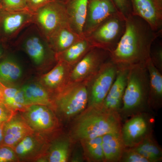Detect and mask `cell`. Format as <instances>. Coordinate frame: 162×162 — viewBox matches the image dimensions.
Here are the masks:
<instances>
[{"label": "cell", "instance_id": "ba28073f", "mask_svg": "<svg viewBox=\"0 0 162 162\" xmlns=\"http://www.w3.org/2000/svg\"><path fill=\"white\" fill-rule=\"evenodd\" d=\"M73 83L62 90L56 100L59 110L68 116L76 114L83 110L88 100L86 86L83 84Z\"/></svg>", "mask_w": 162, "mask_h": 162}, {"label": "cell", "instance_id": "f546056e", "mask_svg": "<svg viewBox=\"0 0 162 162\" xmlns=\"http://www.w3.org/2000/svg\"><path fill=\"white\" fill-rule=\"evenodd\" d=\"M0 9L9 11L30 10L26 0H0Z\"/></svg>", "mask_w": 162, "mask_h": 162}, {"label": "cell", "instance_id": "8d00e7d4", "mask_svg": "<svg viewBox=\"0 0 162 162\" xmlns=\"http://www.w3.org/2000/svg\"><path fill=\"white\" fill-rule=\"evenodd\" d=\"M4 124H0V147L2 144L3 140V129Z\"/></svg>", "mask_w": 162, "mask_h": 162}, {"label": "cell", "instance_id": "f1b7e54d", "mask_svg": "<svg viewBox=\"0 0 162 162\" xmlns=\"http://www.w3.org/2000/svg\"><path fill=\"white\" fill-rule=\"evenodd\" d=\"M86 140L87 148L91 156L97 160L104 158L102 145V136Z\"/></svg>", "mask_w": 162, "mask_h": 162}, {"label": "cell", "instance_id": "74e56055", "mask_svg": "<svg viewBox=\"0 0 162 162\" xmlns=\"http://www.w3.org/2000/svg\"><path fill=\"white\" fill-rule=\"evenodd\" d=\"M4 44L0 42V59L4 55Z\"/></svg>", "mask_w": 162, "mask_h": 162}, {"label": "cell", "instance_id": "4fadbf2b", "mask_svg": "<svg viewBox=\"0 0 162 162\" xmlns=\"http://www.w3.org/2000/svg\"><path fill=\"white\" fill-rule=\"evenodd\" d=\"M22 112V116L35 132H45L51 130L54 127V116L47 106L32 105Z\"/></svg>", "mask_w": 162, "mask_h": 162}, {"label": "cell", "instance_id": "d6986e66", "mask_svg": "<svg viewBox=\"0 0 162 162\" xmlns=\"http://www.w3.org/2000/svg\"><path fill=\"white\" fill-rule=\"evenodd\" d=\"M149 78L148 106L157 109L162 103V75L154 65L150 59L146 64Z\"/></svg>", "mask_w": 162, "mask_h": 162}, {"label": "cell", "instance_id": "1f68e13d", "mask_svg": "<svg viewBox=\"0 0 162 162\" xmlns=\"http://www.w3.org/2000/svg\"><path fill=\"white\" fill-rule=\"evenodd\" d=\"M120 161L124 162H149L132 148L124 149Z\"/></svg>", "mask_w": 162, "mask_h": 162}, {"label": "cell", "instance_id": "d590c367", "mask_svg": "<svg viewBox=\"0 0 162 162\" xmlns=\"http://www.w3.org/2000/svg\"><path fill=\"white\" fill-rule=\"evenodd\" d=\"M53 0H26L29 10L33 13L47 3Z\"/></svg>", "mask_w": 162, "mask_h": 162}, {"label": "cell", "instance_id": "9c48e42d", "mask_svg": "<svg viewBox=\"0 0 162 162\" xmlns=\"http://www.w3.org/2000/svg\"><path fill=\"white\" fill-rule=\"evenodd\" d=\"M16 39L17 44L35 64H39L45 60L47 55L46 43L47 41L34 24L25 28Z\"/></svg>", "mask_w": 162, "mask_h": 162}, {"label": "cell", "instance_id": "484cf974", "mask_svg": "<svg viewBox=\"0 0 162 162\" xmlns=\"http://www.w3.org/2000/svg\"><path fill=\"white\" fill-rule=\"evenodd\" d=\"M132 148L149 162H156L160 161L162 159V152L160 148L149 135Z\"/></svg>", "mask_w": 162, "mask_h": 162}, {"label": "cell", "instance_id": "9a60e30c", "mask_svg": "<svg viewBox=\"0 0 162 162\" xmlns=\"http://www.w3.org/2000/svg\"><path fill=\"white\" fill-rule=\"evenodd\" d=\"M149 124L142 115H137L128 121L121 128V133L125 147H133L149 135Z\"/></svg>", "mask_w": 162, "mask_h": 162}, {"label": "cell", "instance_id": "2e32d148", "mask_svg": "<svg viewBox=\"0 0 162 162\" xmlns=\"http://www.w3.org/2000/svg\"><path fill=\"white\" fill-rule=\"evenodd\" d=\"M34 132L22 115L18 116L16 114L4 124L2 146H9L14 149L25 136Z\"/></svg>", "mask_w": 162, "mask_h": 162}, {"label": "cell", "instance_id": "30bf717a", "mask_svg": "<svg viewBox=\"0 0 162 162\" xmlns=\"http://www.w3.org/2000/svg\"><path fill=\"white\" fill-rule=\"evenodd\" d=\"M110 58L109 52L97 47L92 48L79 60L70 72L69 77L71 83H78L88 76L91 77Z\"/></svg>", "mask_w": 162, "mask_h": 162}, {"label": "cell", "instance_id": "3957f363", "mask_svg": "<svg viewBox=\"0 0 162 162\" xmlns=\"http://www.w3.org/2000/svg\"><path fill=\"white\" fill-rule=\"evenodd\" d=\"M148 75L146 65L130 67L119 113L130 114L143 110L148 106Z\"/></svg>", "mask_w": 162, "mask_h": 162}, {"label": "cell", "instance_id": "836d02e7", "mask_svg": "<svg viewBox=\"0 0 162 162\" xmlns=\"http://www.w3.org/2000/svg\"><path fill=\"white\" fill-rule=\"evenodd\" d=\"M19 161L13 149L5 146L0 147V162Z\"/></svg>", "mask_w": 162, "mask_h": 162}, {"label": "cell", "instance_id": "ab89813d", "mask_svg": "<svg viewBox=\"0 0 162 162\" xmlns=\"http://www.w3.org/2000/svg\"><path fill=\"white\" fill-rule=\"evenodd\" d=\"M59 1H60L62 3H64V4L65 3L67 2L69 0H57Z\"/></svg>", "mask_w": 162, "mask_h": 162}, {"label": "cell", "instance_id": "7a4b0ae2", "mask_svg": "<svg viewBox=\"0 0 162 162\" xmlns=\"http://www.w3.org/2000/svg\"><path fill=\"white\" fill-rule=\"evenodd\" d=\"M119 115L118 112L107 110L100 105L91 106L89 111L79 120L76 134L79 138L87 140L109 133L121 131Z\"/></svg>", "mask_w": 162, "mask_h": 162}, {"label": "cell", "instance_id": "4316f807", "mask_svg": "<svg viewBox=\"0 0 162 162\" xmlns=\"http://www.w3.org/2000/svg\"><path fill=\"white\" fill-rule=\"evenodd\" d=\"M66 63L61 61L44 75L43 80L47 86L55 88L60 86L64 81L67 73Z\"/></svg>", "mask_w": 162, "mask_h": 162}, {"label": "cell", "instance_id": "83f0119b", "mask_svg": "<svg viewBox=\"0 0 162 162\" xmlns=\"http://www.w3.org/2000/svg\"><path fill=\"white\" fill-rule=\"evenodd\" d=\"M69 145L66 141L55 143L51 147L48 158L50 162H65L68 157Z\"/></svg>", "mask_w": 162, "mask_h": 162}, {"label": "cell", "instance_id": "d4e9b609", "mask_svg": "<svg viewBox=\"0 0 162 162\" xmlns=\"http://www.w3.org/2000/svg\"><path fill=\"white\" fill-rule=\"evenodd\" d=\"M22 73L20 66L11 58H6L0 63V82L4 85L16 81Z\"/></svg>", "mask_w": 162, "mask_h": 162}, {"label": "cell", "instance_id": "5b68a950", "mask_svg": "<svg viewBox=\"0 0 162 162\" xmlns=\"http://www.w3.org/2000/svg\"><path fill=\"white\" fill-rule=\"evenodd\" d=\"M125 19L117 13L102 22L86 38L94 47L110 52L116 47L125 31Z\"/></svg>", "mask_w": 162, "mask_h": 162}, {"label": "cell", "instance_id": "d6a6232c", "mask_svg": "<svg viewBox=\"0 0 162 162\" xmlns=\"http://www.w3.org/2000/svg\"><path fill=\"white\" fill-rule=\"evenodd\" d=\"M118 12L125 19L133 14L130 0H112Z\"/></svg>", "mask_w": 162, "mask_h": 162}, {"label": "cell", "instance_id": "6da1fadb", "mask_svg": "<svg viewBox=\"0 0 162 162\" xmlns=\"http://www.w3.org/2000/svg\"><path fill=\"white\" fill-rule=\"evenodd\" d=\"M124 32L116 48L110 52V59L118 67L145 65L150 58L152 46L162 34L155 31L141 17L134 15L125 19Z\"/></svg>", "mask_w": 162, "mask_h": 162}, {"label": "cell", "instance_id": "277c9868", "mask_svg": "<svg viewBox=\"0 0 162 162\" xmlns=\"http://www.w3.org/2000/svg\"><path fill=\"white\" fill-rule=\"evenodd\" d=\"M47 41L62 27L69 24L65 4L52 1L34 13L33 22Z\"/></svg>", "mask_w": 162, "mask_h": 162}, {"label": "cell", "instance_id": "e575fe53", "mask_svg": "<svg viewBox=\"0 0 162 162\" xmlns=\"http://www.w3.org/2000/svg\"><path fill=\"white\" fill-rule=\"evenodd\" d=\"M16 113L2 102L0 101V124L10 121Z\"/></svg>", "mask_w": 162, "mask_h": 162}, {"label": "cell", "instance_id": "5bb4252c", "mask_svg": "<svg viewBox=\"0 0 162 162\" xmlns=\"http://www.w3.org/2000/svg\"><path fill=\"white\" fill-rule=\"evenodd\" d=\"M129 69L128 67H118L115 79L104 99L100 104L104 109L119 113L122 106Z\"/></svg>", "mask_w": 162, "mask_h": 162}, {"label": "cell", "instance_id": "ffe728a7", "mask_svg": "<svg viewBox=\"0 0 162 162\" xmlns=\"http://www.w3.org/2000/svg\"><path fill=\"white\" fill-rule=\"evenodd\" d=\"M102 145L104 158L107 161H120L125 146L121 131L110 133L102 136Z\"/></svg>", "mask_w": 162, "mask_h": 162}, {"label": "cell", "instance_id": "cb8c5ba5", "mask_svg": "<svg viewBox=\"0 0 162 162\" xmlns=\"http://www.w3.org/2000/svg\"><path fill=\"white\" fill-rule=\"evenodd\" d=\"M21 89L29 105L38 104L47 106L50 104L47 92L42 86L38 84H26Z\"/></svg>", "mask_w": 162, "mask_h": 162}, {"label": "cell", "instance_id": "7402d4cb", "mask_svg": "<svg viewBox=\"0 0 162 162\" xmlns=\"http://www.w3.org/2000/svg\"><path fill=\"white\" fill-rule=\"evenodd\" d=\"M2 94V102L14 112H24L29 105L21 89L9 87L0 82Z\"/></svg>", "mask_w": 162, "mask_h": 162}, {"label": "cell", "instance_id": "ac0fdd59", "mask_svg": "<svg viewBox=\"0 0 162 162\" xmlns=\"http://www.w3.org/2000/svg\"><path fill=\"white\" fill-rule=\"evenodd\" d=\"M88 2V0H69L64 4L70 27L76 33L83 36Z\"/></svg>", "mask_w": 162, "mask_h": 162}, {"label": "cell", "instance_id": "f35d334b", "mask_svg": "<svg viewBox=\"0 0 162 162\" xmlns=\"http://www.w3.org/2000/svg\"><path fill=\"white\" fill-rule=\"evenodd\" d=\"M2 88L1 84L0 82V101L2 102Z\"/></svg>", "mask_w": 162, "mask_h": 162}, {"label": "cell", "instance_id": "7c38bea8", "mask_svg": "<svg viewBox=\"0 0 162 162\" xmlns=\"http://www.w3.org/2000/svg\"><path fill=\"white\" fill-rule=\"evenodd\" d=\"M130 1L133 14L145 20L154 30H162V0Z\"/></svg>", "mask_w": 162, "mask_h": 162}, {"label": "cell", "instance_id": "603a6c76", "mask_svg": "<svg viewBox=\"0 0 162 162\" xmlns=\"http://www.w3.org/2000/svg\"><path fill=\"white\" fill-rule=\"evenodd\" d=\"M94 47L88 38L84 37L65 50L56 53L61 61L66 63H74L81 58L92 48Z\"/></svg>", "mask_w": 162, "mask_h": 162}, {"label": "cell", "instance_id": "44dd1931", "mask_svg": "<svg viewBox=\"0 0 162 162\" xmlns=\"http://www.w3.org/2000/svg\"><path fill=\"white\" fill-rule=\"evenodd\" d=\"M84 37L75 32L69 25L67 24L56 31L47 42L58 53L65 50Z\"/></svg>", "mask_w": 162, "mask_h": 162}, {"label": "cell", "instance_id": "52a82bcc", "mask_svg": "<svg viewBox=\"0 0 162 162\" xmlns=\"http://www.w3.org/2000/svg\"><path fill=\"white\" fill-rule=\"evenodd\" d=\"M118 67L110 59L104 63L91 77V106L100 104L116 77Z\"/></svg>", "mask_w": 162, "mask_h": 162}, {"label": "cell", "instance_id": "4dcf8cb0", "mask_svg": "<svg viewBox=\"0 0 162 162\" xmlns=\"http://www.w3.org/2000/svg\"><path fill=\"white\" fill-rule=\"evenodd\" d=\"M150 59L155 66L162 72V44L158 42L152 45L150 53Z\"/></svg>", "mask_w": 162, "mask_h": 162}, {"label": "cell", "instance_id": "8992f818", "mask_svg": "<svg viewBox=\"0 0 162 162\" xmlns=\"http://www.w3.org/2000/svg\"><path fill=\"white\" fill-rule=\"evenodd\" d=\"M33 14L30 10L9 11L0 9V42L5 44L16 38L33 23Z\"/></svg>", "mask_w": 162, "mask_h": 162}, {"label": "cell", "instance_id": "e0dca14e", "mask_svg": "<svg viewBox=\"0 0 162 162\" xmlns=\"http://www.w3.org/2000/svg\"><path fill=\"white\" fill-rule=\"evenodd\" d=\"M43 139L40 133L34 132L23 138L14 150L19 161L33 160L41 155Z\"/></svg>", "mask_w": 162, "mask_h": 162}, {"label": "cell", "instance_id": "8fae6325", "mask_svg": "<svg viewBox=\"0 0 162 162\" xmlns=\"http://www.w3.org/2000/svg\"><path fill=\"white\" fill-rule=\"evenodd\" d=\"M117 13L112 0H88L84 36L87 37L104 20Z\"/></svg>", "mask_w": 162, "mask_h": 162}]
</instances>
